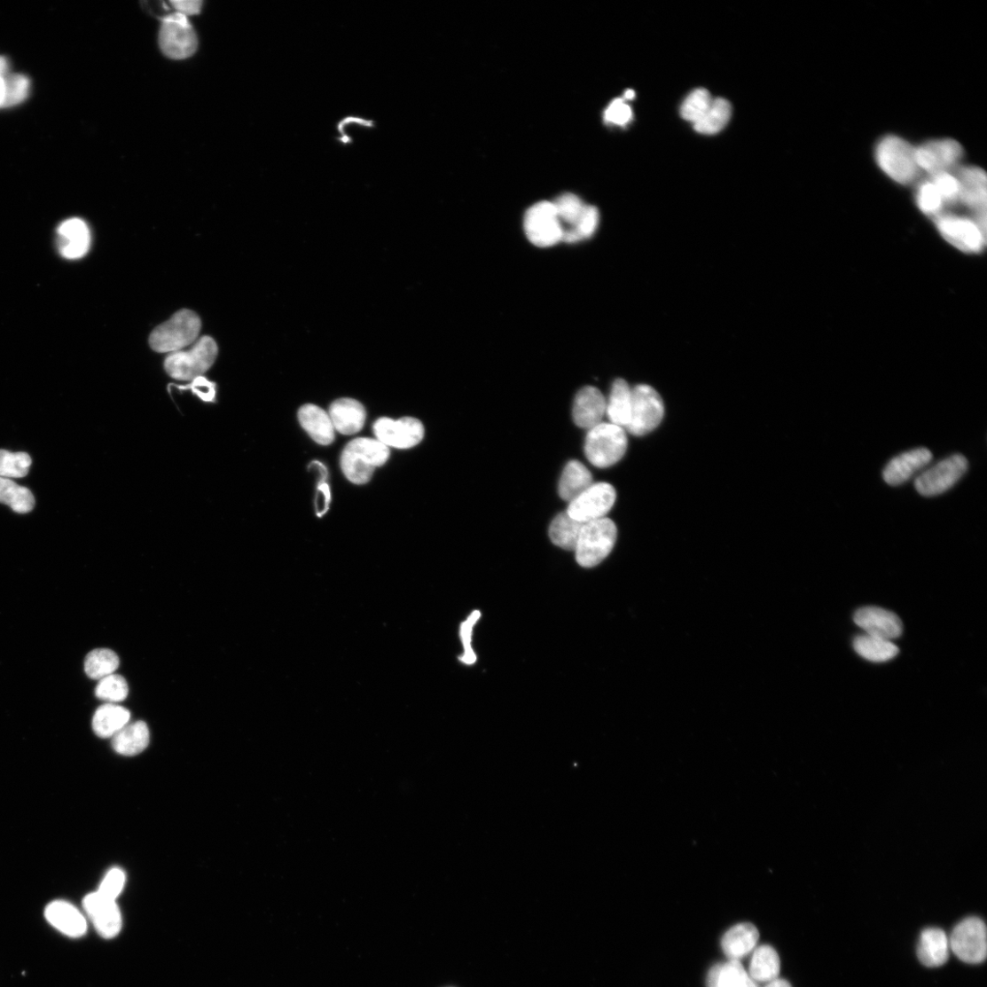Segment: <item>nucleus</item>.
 I'll list each match as a JSON object with an SVG mask.
<instances>
[{"mask_svg":"<svg viewBox=\"0 0 987 987\" xmlns=\"http://www.w3.org/2000/svg\"><path fill=\"white\" fill-rule=\"evenodd\" d=\"M874 155L879 168L897 184H913L920 174L915 146L899 136L887 135L880 139Z\"/></svg>","mask_w":987,"mask_h":987,"instance_id":"1","label":"nucleus"},{"mask_svg":"<svg viewBox=\"0 0 987 987\" xmlns=\"http://www.w3.org/2000/svg\"><path fill=\"white\" fill-rule=\"evenodd\" d=\"M388 447L372 438H356L347 444L341 455V469L348 480L356 485L370 482L377 467L390 458Z\"/></svg>","mask_w":987,"mask_h":987,"instance_id":"2","label":"nucleus"},{"mask_svg":"<svg viewBox=\"0 0 987 987\" xmlns=\"http://www.w3.org/2000/svg\"><path fill=\"white\" fill-rule=\"evenodd\" d=\"M200 329V317L192 310L183 309L154 329L149 337V345L159 353L181 351L198 340Z\"/></svg>","mask_w":987,"mask_h":987,"instance_id":"3","label":"nucleus"},{"mask_svg":"<svg viewBox=\"0 0 987 987\" xmlns=\"http://www.w3.org/2000/svg\"><path fill=\"white\" fill-rule=\"evenodd\" d=\"M218 346L211 337H202L189 350L170 353L165 360L167 374L174 380L192 381L213 367Z\"/></svg>","mask_w":987,"mask_h":987,"instance_id":"4","label":"nucleus"},{"mask_svg":"<svg viewBox=\"0 0 987 987\" xmlns=\"http://www.w3.org/2000/svg\"><path fill=\"white\" fill-rule=\"evenodd\" d=\"M617 538V528L607 518L584 523L574 552L576 561L584 568L599 565L612 552Z\"/></svg>","mask_w":987,"mask_h":987,"instance_id":"5","label":"nucleus"},{"mask_svg":"<svg viewBox=\"0 0 987 987\" xmlns=\"http://www.w3.org/2000/svg\"><path fill=\"white\" fill-rule=\"evenodd\" d=\"M627 445V436L623 428L611 423H601L589 430L584 452L591 465L599 468H607L623 458Z\"/></svg>","mask_w":987,"mask_h":987,"instance_id":"6","label":"nucleus"},{"mask_svg":"<svg viewBox=\"0 0 987 987\" xmlns=\"http://www.w3.org/2000/svg\"><path fill=\"white\" fill-rule=\"evenodd\" d=\"M947 242L967 254H980L986 247V230L967 214L946 212L934 219Z\"/></svg>","mask_w":987,"mask_h":987,"instance_id":"7","label":"nucleus"},{"mask_svg":"<svg viewBox=\"0 0 987 987\" xmlns=\"http://www.w3.org/2000/svg\"><path fill=\"white\" fill-rule=\"evenodd\" d=\"M964 155L963 145L952 138L933 139L915 146L919 169L929 176L955 171L960 167Z\"/></svg>","mask_w":987,"mask_h":987,"instance_id":"8","label":"nucleus"},{"mask_svg":"<svg viewBox=\"0 0 987 987\" xmlns=\"http://www.w3.org/2000/svg\"><path fill=\"white\" fill-rule=\"evenodd\" d=\"M663 400L654 388L640 384L632 388V404L630 423L625 430L636 436L654 431L663 420Z\"/></svg>","mask_w":987,"mask_h":987,"instance_id":"9","label":"nucleus"},{"mask_svg":"<svg viewBox=\"0 0 987 987\" xmlns=\"http://www.w3.org/2000/svg\"><path fill=\"white\" fill-rule=\"evenodd\" d=\"M524 230L529 241L537 247H552L562 242L563 226L553 202L541 201L531 206L525 215Z\"/></svg>","mask_w":987,"mask_h":987,"instance_id":"10","label":"nucleus"},{"mask_svg":"<svg viewBox=\"0 0 987 987\" xmlns=\"http://www.w3.org/2000/svg\"><path fill=\"white\" fill-rule=\"evenodd\" d=\"M967 469L966 457L960 454L951 456L920 474L915 481V489L923 497L939 496L959 482Z\"/></svg>","mask_w":987,"mask_h":987,"instance_id":"11","label":"nucleus"},{"mask_svg":"<svg viewBox=\"0 0 987 987\" xmlns=\"http://www.w3.org/2000/svg\"><path fill=\"white\" fill-rule=\"evenodd\" d=\"M950 949L967 964H980L986 959L987 934L984 922L970 917L955 927L949 938Z\"/></svg>","mask_w":987,"mask_h":987,"instance_id":"12","label":"nucleus"},{"mask_svg":"<svg viewBox=\"0 0 987 987\" xmlns=\"http://www.w3.org/2000/svg\"><path fill=\"white\" fill-rule=\"evenodd\" d=\"M160 45L163 53L175 59L192 56L198 48V39L187 16L173 13L162 20Z\"/></svg>","mask_w":987,"mask_h":987,"instance_id":"13","label":"nucleus"},{"mask_svg":"<svg viewBox=\"0 0 987 987\" xmlns=\"http://www.w3.org/2000/svg\"><path fill=\"white\" fill-rule=\"evenodd\" d=\"M961 185L960 206L986 230L987 181L985 171L976 166H960L955 171Z\"/></svg>","mask_w":987,"mask_h":987,"instance_id":"14","label":"nucleus"},{"mask_svg":"<svg viewBox=\"0 0 987 987\" xmlns=\"http://www.w3.org/2000/svg\"><path fill=\"white\" fill-rule=\"evenodd\" d=\"M616 500V491L608 483L592 484L567 508V513L582 523L606 518Z\"/></svg>","mask_w":987,"mask_h":987,"instance_id":"15","label":"nucleus"},{"mask_svg":"<svg viewBox=\"0 0 987 987\" xmlns=\"http://www.w3.org/2000/svg\"><path fill=\"white\" fill-rule=\"evenodd\" d=\"M373 431L378 441L398 450H409L420 443L425 436L423 424L412 417H404L397 421L380 418L373 425Z\"/></svg>","mask_w":987,"mask_h":987,"instance_id":"16","label":"nucleus"},{"mask_svg":"<svg viewBox=\"0 0 987 987\" xmlns=\"http://www.w3.org/2000/svg\"><path fill=\"white\" fill-rule=\"evenodd\" d=\"M82 906L101 937L113 939L121 932L122 914L115 900L96 891L85 896Z\"/></svg>","mask_w":987,"mask_h":987,"instance_id":"17","label":"nucleus"},{"mask_svg":"<svg viewBox=\"0 0 987 987\" xmlns=\"http://www.w3.org/2000/svg\"><path fill=\"white\" fill-rule=\"evenodd\" d=\"M854 621L866 635L889 641L901 637L904 630L903 623L897 615L875 607L858 610Z\"/></svg>","mask_w":987,"mask_h":987,"instance_id":"18","label":"nucleus"},{"mask_svg":"<svg viewBox=\"0 0 987 987\" xmlns=\"http://www.w3.org/2000/svg\"><path fill=\"white\" fill-rule=\"evenodd\" d=\"M932 460V452L924 447L903 453L887 464L882 473L883 480L892 487L903 485Z\"/></svg>","mask_w":987,"mask_h":987,"instance_id":"19","label":"nucleus"},{"mask_svg":"<svg viewBox=\"0 0 987 987\" xmlns=\"http://www.w3.org/2000/svg\"><path fill=\"white\" fill-rule=\"evenodd\" d=\"M607 400L603 394L592 386H586L576 396L573 417L576 425L584 429H591L603 421L607 414Z\"/></svg>","mask_w":987,"mask_h":987,"instance_id":"20","label":"nucleus"},{"mask_svg":"<svg viewBox=\"0 0 987 987\" xmlns=\"http://www.w3.org/2000/svg\"><path fill=\"white\" fill-rule=\"evenodd\" d=\"M58 248L59 254L69 260L83 257L91 245V233L86 223L78 218L69 219L59 226Z\"/></svg>","mask_w":987,"mask_h":987,"instance_id":"21","label":"nucleus"},{"mask_svg":"<svg viewBox=\"0 0 987 987\" xmlns=\"http://www.w3.org/2000/svg\"><path fill=\"white\" fill-rule=\"evenodd\" d=\"M47 920L62 934L73 937H82L87 931V921L82 913L73 905L64 901H55L45 910Z\"/></svg>","mask_w":987,"mask_h":987,"instance_id":"22","label":"nucleus"},{"mask_svg":"<svg viewBox=\"0 0 987 987\" xmlns=\"http://www.w3.org/2000/svg\"><path fill=\"white\" fill-rule=\"evenodd\" d=\"M328 415L332 419L335 430L345 435L361 432L366 421L364 406L360 402L349 398L333 403L329 407Z\"/></svg>","mask_w":987,"mask_h":987,"instance_id":"23","label":"nucleus"},{"mask_svg":"<svg viewBox=\"0 0 987 987\" xmlns=\"http://www.w3.org/2000/svg\"><path fill=\"white\" fill-rule=\"evenodd\" d=\"M298 420L302 427L318 444L329 445L335 440V428L331 417L323 409L314 404H306L298 411Z\"/></svg>","mask_w":987,"mask_h":987,"instance_id":"24","label":"nucleus"},{"mask_svg":"<svg viewBox=\"0 0 987 987\" xmlns=\"http://www.w3.org/2000/svg\"><path fill=\"white\" fill-rule=\"evenodd\" d=\"M949 938L937 928L924 930L920 937L917 954L920 961L928 967L944 966L949 959Z\"/></svg>","mask_w":987,"mask_h":987,"instance_id":"25","label":"nucleus"},{"mask_svg":"<svg viewBox=\"0 0 987 987\" xmlns=\"http://www.w3.org/2000/svg\"><path fill=\"white\" fill-rule=\"evenodd\" d=\"M759 932L752 923H740L724 936L722 947L730 960L739 961L756 949Z\"/></svg>","mask_w":987,"mask_h":987,"instance_id":"26","label":"nucleus"},{"mask_svg":"<svg viewBox=\"0 0 987 987\" xmlns=\"http://www.w3.org/2000/svg\"><path fill=\"white\" fill-rule=\"evenodd\" d=\"M151 740V733L145 723L138 721L129 724L112 738L114 752L124 756H135L143 753Z\"/></svg>","mask_w":987,"mask_h":987,"instance_id":"27","label":"nucleus"},{"mask_svg":"<svg viewBox=\"0 0 987 987\" xmlns=\"http://www.w3.org/2000/svg\"><path fill=\"white\" fill-rule=\"evenodd\" d=\"M592 475L584 464L573 460L568 463L559 483L560 497L571 503L592 485Z\"/></svg>","mask_w":987,"mask_h":987,"instance_id":"28","label":"nucleus"},{"mask_svg":"<svg viewBox=\"0 0 987 987\" xmlns=\"http://www.w3.org/2000/svg\"><path fill=\"white\" fill-rule=\"evenodd\" d=\"M129 709L114 703L102 705L93 717V730L100 738H113L130 722Z\"/></svg>","mask_w":987,"mask_h":987,"instance_id":"29","label":"nucleus"},{"mask_svg":"<svg viewBox=\"0 0 987 987\" xmlns=\"http://www.w3.org/2000/svg\"><path fill=\"white\" fill-rule=\"evenodd\" d=\"M632 404V388L623 379L615 380L608 402L607 414L611 424L623 429L630 423Z\"/></svg>","mask_w":987,"mask_h":987,"instance_id":"30","label":"nucleus"},{"mask_svg":"<svg viewBox=\"0 0 987 987\" xmlns=\"http://www.w3.org/2000/svg\"><path fill=\"white\" fill-rule=\"evenodd\" d=\"M707 987H758L739 961L717 965L709 972Z\"/></svg>","mask_w":987,"mask_h":987,"instance_id":"31","label":"nucleus"},{"mask_svg":"<svg viewBox=\"0 0 987 987\" xmlns=\"http://www.w3.org/2000/svg\"><path fill=\"white\" fill-rule=\"evenodd\" d=\"M781 963L779 953L769 945L756 949L749 975L756 982L769 983L779 978Z\"/></svg>","mask_w":987,"mask_h":987,"instance_id":"32","label":"nucleus"},{"mask_svg":"<svg viewBox=\"0 0 987 987\" xmlns=\"http://www.w3.org/2000/svg\"><path fill=\"white\" fill-rule=\"evenodd\" d=\"M854 648L865 660L873 662H886L899 654V648L891 641L866 634L855 638Z\"/></svg>","mask_w":987,"mask_h":987,"instance_id":"33","label":"nucleus"},{"mask_svg":"<svg viewBox=\"0 0 987 987\" xmlns=\"http://www.w3.org/2000/svg\"><path fill=\"white\" fill-rule=\"evenodd\" d=\"M583 525L566 512L560 513L550 526L552 542L561 549L575 551Z\"/></svg>","mask_w":987,"mask_h":987,"instance_id":"34","label":"nucleus"},{"mask_svg":"<svg viewBox=\"0 0 987 987\" xmlns=\"http://www.w3.org/2000/svg\"><path fill=\"white\" fill-rule=\"evenodd\" d=\"M732 106L724 98L713 99L711 106L701 121L694 124L697 132L703 135H715L721 132L729 123Z\"/></svg>","mask_w":987,"mask_h":987,"instance_id":"35","label":"nucleus"},{"mask_svg":"<svg viewBox=\"0 0 987 987\" xmlns=\"http://www.w3.org/2000/svg\"><path fill=\"white\" fill-rule=\"evenodd\" d=\"M0 503L8 505L17 513L34 510L35 499L31 490L20 487L9 478L0 477Z\"/></svg>","mask_w":987,"mask_h":987,"instance_id":"36","label":"nucleus"},{"mask_svg":"<svg viewBox=\"0 0 987 987\" xmlns=\"http://www.w3.org/2000/svg\"><path fill=\"white\" fill-rule=\"evenodd\" d=\"M119 667L118 655L110 649L100 648L90 652L84 662L86 675L92 679L101 680L113 675Z\"/></svg>","mask_w":987,"mask_h":987,"instance_id":"37","label":"nucleus"},{"mask_svg":"<svg viewBox=\"0 0 987 987\" xmlns=\"http://www.w3.org/2000/svg\"><path fill=\"white\" fill-rule=\"evenodd\" d=\"M915 201L920 211L932 220L945 211L944 202L929 177L918 184Z\"/></svg>","mask_w":987,"mask_h":987,"instance_id":"38","label":"nucleus"},{"mask_svg":"<svg viewBox=\"0 0 987 987\" xmlns=\"http://www.w3.org/2000/svg\"><path fill=\"white\" fill-rule=\"evenodd\" d=\"M600 215L598 208L585 205L584 212L574 228L563 229L562 242L574 244L591 237L599 225Z\"/></svg>","mask_w":987,"mask_h":987,"instance_id":"39","label":"nucleus"},{"mask_svg":"<svg viewBox=\"0 0 987 987\" xmlns=\"http://www.w3.org/2000/svg\"><path fill=\"white\" fill-rule=\"evenodd\" d=\"M938 190L945 205V212L949 208L960 206L961 185L959 176L955 172H941L929 176ZM944 214V213H943Z\"/></svg>","mask_w":987,"mask_h":987,"instance_id":"40","label":"nucleus"},{"mask_svg":"<svg viewBox=\"0 0 987 987\" xmlns=\"http://www.w3.org/2000/svg\"><path fill=\"white\" fill-rule=\"evenodd\" d=\"M712 101L713 98L708 90L704 88L696 89L683 102L680 109L681 115L685 121L694 125L706 114Z\"/></svg>","mask_w":987,"mask_h":987,"instance_id":"41","label":"nucleus"},{"mask_svg":"<svg viewBox=\"0 0 987 987\" xmlns=\"http://www.w3.org/2000/svg\"><path fill=\"white\" fill-rule=\"evenodd\" d=\"M560 222L567 225L566 228H574L578 223L585 204L582 200L572 193L560 195L553 202Z\"/></svg>","mask_w":987,"mask_h":987,"instance_id":"42","label":"nucleus"},{"mask_svg":"<svg viewBox=\"0 0 987 987\" xmlns=\"http://www.w3.org/2000/svg\"><path fill=\"white\" fill-rule=\"evenodd\" d=\"M129 692L127 680L121 675L113 674L99 681L96 695L102 701L117 703L124 701L128 698Z\"/></svg>","mask_w":987,"mask_h":987,"instance_id":"43","label":"nucleus"},{"mask_svg":"<svg viewBox=\"0 0 987 987\" xmlns=\"http://www.w3.org/2000/svg\"><path fill=\"white\" fill-rule=\"evenodd\" d=\"M32 458L26 453L0 450V477L21 478L27 474Z\"/></svg>","mask_w":987,"mask_h":987,"instance_id":"44","label":"nucleus"},{"mask_svg":"<svg viewBox=\"0 0 987 987\" xmlns=\"http://www.w3.org/2000/svg\"><path fill=\"white\" fill-rule=\"evenodd\" d=\"M5 101L4 108L22 103L28 96L31 82L23 74H9L5 78Z\"/></svg>","mask_w":987,"mask_h":987,"instance_id":"45","label":"nucleus"},{"mask_svg":"<svg viewBox=\"0 0 987 987\" xmlns=\"http://www.w3.org/2000/svg\"><path fill=\"white\" fill-rule=\"evenodd\" d=\"M172 385V384H171ZM176 388V390L186 392L190 391L199 400L205 403H217V385L215 382L208 380L204 376H200L191 381L188 385H172Z\"/></svg>","mask_w":987,"mask_h":987,"instance_id":"46","label":"nucleus"},{"mask_svg":"<svg viewBox=\"0 0 987 987\" xmlns=\"http://www.w3.org/2000/svg\"><path fill=\"white\" fill-rule=\"evenodd\" d=\"M482 617L480 611L474 610L460 625V638L464 646V654L459 657V661L466 665H473L476 662V654L472 648V635L473 628Z\"/></svg>","mask_w":987,"mask_h":987,"instance_id":"47","label":"nucleus"},{"mask_svg":"<svg viewBox=\"0 0 987 987\" xmlns=\"http://www.w3.org/2000/svg\"><path fill=\"white\" fill-rule=\"evenodd\" d=\"M127 876L121 867H113L106 874L103 879L98 892L107 897V898L115 900L118 898L125 888Z\"/></svg>","mask_w":987,"mask_h":987,"instance_id":"48","label":"nucleus"},{"mask_svg":"<svg viewBox=\"0 0 987 987\" xmlns=\"http://www.w3.org/2000/svg\"><path fill=\"white\" fill-rule=\"evenodd\" d=\"M632 119V109L623 98L614 100L605 112V121L608 124L623 127Z\"/></svg>","mask_w":987,"mask_h":987,"instance_id":"49","label":"nucleus"},{"mask_svg":"<svg viewBox=\"0 0 987 987\" xmlns=\"http://www.w3.org/2000/svg\"><path fill=\"white\" fill-rule=\"evenodd\" d=\"M317 491V514L321 518L329 510V505H331L332 502V492L331 488H329L325 480H319Z\"/></svg>","mask_w":987,"mask_h":987,"instance_id":"50","label":"nucleus"},{"mask_svg":"<svg viewBox=\"0 0 987 987\" xmlns=\"http://www.w3.org/2000/svg\"><path fill=\"white\" fill-rule=\"evenodd\" d=\"M170 4L177 11L185 16L195 15L200 13L202 2H171Z\"/></svg>","mask_w":987,"mask_h":987,"instance_id":"51","label":"nucleus"},{"mask_svg":"<svg viewBox=\"0 0 987 987\" xmlns=\"http://www.w3.org/2000/svg\"><path fill=\"white\" fill-rule=\"evenodd\" d=\"M765 987H792V985L784 979H774L768 983Z\"/></svg>","mask_w":987,"mask_h":987,"instance_id":"52","label":"nucleus"},{"mask_svg":"<svg viewBox=\"0 0 987 987\" xmlns=\"http://www.w3.org/2000/svg\"><path fill=\"white\" fill-rule=\"evenodd\" d=\"M5 101V80L0 77V108H4Z\"/></svg>","mask_w":987,"mask_h":987,"instance_id":"53","label":"nucleus"},{"mask_svg":"<svg viewBox=\"0 0 987 987\" xmlns=\"http://www.w3.org/2000/svg\"><path fill=\"white\" fill-rule=\"evenodd\" d=\"M635 98H636V93H635L634 90L630 89V90H627V91L624 93L623 99L624 101H631V100H633Z\"/></svg>","mask_w":987,"mask_h":987,"instance_id":"54","label":"nucleus"}]
</instances>
